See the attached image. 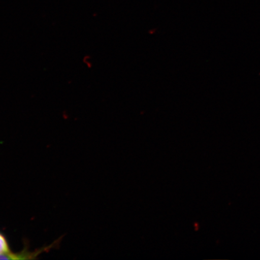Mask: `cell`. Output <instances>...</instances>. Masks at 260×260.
Here are the masks:
<instances>
[{
    "label": "cell",
    "mask_w": 260,
    "mask_h": 260,
    "mask_svg": "<svg viewBox=\"0 0 260 260\" xmlns=\"http://www.w3.org/2000/svg\"><path fill=\"white\" fill-rule=\"evenodd\" d=\"M11 252L9 245L6 237L0 233V254L7 253Z\"/></svg>",
    "instance_id": "obj_2"
},
{
    "label": "cell",
    "mask_w": 260,
    "mask_h": 260,
    "mask_svg": "<svg viewBox=\"0 0 260 260\" xmlns=\"http://www.w3.org/2000/svg\"><path fill=\"white\" fill-rule=\"evenodd\" d=\"M44 249L39 250L35 252L23 251L19 253H12L0 254V259H32L37 258V256L41 254Z\"/></svg>",
    "instance_id": "obj_1"
}]
</instances>
